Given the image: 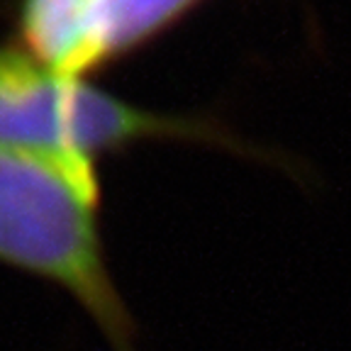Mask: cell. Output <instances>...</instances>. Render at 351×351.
<instances>
[{
  "label": "cell",
  "mask_w": 351,
  "mask_h": 351,
  "mask_svg": "<svg viewBox=\"0 0 351 351\" xmlns=\"http://www.w3.org/2000/svg\"><path fill=\"white\" fill-rule=\"evenodd\" d=\"M95 166L0 152V263L64 288L115 351H137L100 234Z\"/></svg>",
  "instance_id": "6da1fadb"
},
{
  "label": "cell",
  "mask_w": 351,
  "mask_h": 351,
  "mask_svg": "<svg viewBox=\"0 0 351 351\" xmlns=\"http://www.w3.org/2000/svg\"><path fill=\"white\" fill-rule=\"evenodd\" d=\"M197 127L132 108L22 51H0V152L95 166L103 152Z\"/></svg>",
  "instance_id": "7a4b0ae2"
},
{
  "label": "cell",
  "mask_w": 351,
  "mask_h": 351,
  "mask_svg": "<svg viewBox=\"0 0 351 351\" xmlns=\"http://www.w3.org/2000/svg\"><path fill=\"white\" fill-rule=\"evenodd\" d=\"M95 0H22L20 32L37 61L64 76L86 71Z\"/></svg>",
  "instance_id": "3957f363"
},
{
  "label": "cell",
  "mask_w": 351,
  "mask_h": 351,
  "mask_svg": "<svg viewBox=\"0 0 351 351\" xmlns=\"http://www.w3.org/2000/svg\"><path fill=\"white\" fill-rule=\"evenodd\" d=\"M191 3L193 0H95L86 71L149 39Z\"/></svg>",
  "instance_id": "277c9868"
}]
</instances>
